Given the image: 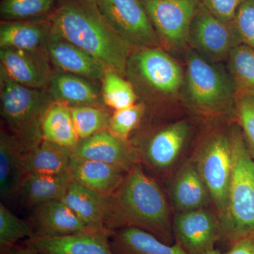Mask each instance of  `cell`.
<instances>
[{"label":"cell","instance_id":"obj_26","mask_svg":"<svg viewBox=\"0 0 254 254\" xmlns=\"http://www.w3.org/2000/svg\"><path fill=\"white\" fill-rule=\"evenodd\" d=\"M72 148L43 141L25 153L28 174L60 175L67 173L71 163Z\"/></svg>","mask_w":254,"mask_h":254},{"label":"cell","instance_id":"obj_12","mask_svg":"<svg viewBox=\"0 0 254 254\" xmlns=\"http://www.w3.org/2000/svg\"><path fill=\"white\" fill-rule=\"evenodd\" d=\"M73 158L110 164L126 171L141 163L139 150L112 134L108 130L80 140L71 149Z\"/></svg>","mask_w":254,"mask_h":254},{"label":"cell","instance_id":"obj_4","mask_svg":"<svg viewBox=\"0 0 254 254\" xmlns=\"http://www.w3.org/2000/svg\"><path fill=\"white\" fill-rule=\"evenodd\" d=\"M0 98L1 118L26 153L43 141V120L54 101L48 90L23 86L2 71Z\"/></svg>","mask_w":254,"mask_h":254},{"label":"cell","instance_id":"obj_27","mask_svg":"<svg viewBox=\"0 0 254 254\" xmlns=\"http://www.w3.org/2000/svg\"><path fill=\"white\" fill-rule=\"evenodd\" d=\"M43 139L73 148L79 141L71 115V107L60 102H53L47 112L43 126Z\"/></svg>","mask_w":254,"mask_h":254},{"label":"cell","instance_id":"obj_25","mask_svg":"<svg viewBox=\"0 0 254 254\" xmlns=\"http://www.w3.org/2000/svg\"><path fill=\"white\" fill-rule=\"evenodd\" d=\"M71 182L67 173L60 175L28 174L20 190L18 200L25 206L35 207L61 200Z\"/></svg>","mask_w":254,"mask_h":254},{"label":"cell","instance_id":"obj_10","mask_svg":"<svg viewBox=\"0 0 254 254\" xmlns=\"http://www.w3.org/2000/svg\"><path fill=\"white\" fill-rule=\"evenodd\" d=\"M189 43L213 63L228 58L240 42L233 27L214 16L201 1L190 26Z\"/></svg>","mask_w":254,"mask_h":254},{"label":"cell","instance_id":"obj_20","mask_svg":"<svg viewBox=\"0 0 254 254\" xmlns=\"http://www.w3.org/2000/svg\"><path fill=\"white\" fill-rule=\"evenodd\" d=\"M91 231L110 233L105 228V219L109 205V197L70 182L61 199Z\"/></svg>","mask_w":254,"mask_h":254},{"label":"cell","instance_id":"obj_2","mask_svg":"<svg viewBox=\"0 0 254 254\" xmlns=\"http://www.w3.org/2000/svg\"><path fill=\"white\" fill-rule=\"evenodd\" d=\"M48 19L53 32L127 76L133 48L117 34L91 0H59Z\"/></svg>","mask_w":254,"mask_h":254},{"label":"cell","instance_id":"obj_13","mask_svg":"<svg viewBox=\"0 0 254 254\" xmlns=\"http://www.w3.org/2000/svg\"><path fill=\"white\" fill-rule=\"evenodd\" d=\"M0 60L1 71L10 79L28 88L48 90L53 72L46 53L1 48Z\"/></svg>","mask_w":254,"mask_h":254},{"label":"cell","instance_id":"obj_34","mask_svg":"<svg viewBox=\"0 0 254 254\" xmlns=\"http://www.w3.org/2000/svg\"><path fill=\"white\" fill-rule=\"evenodd\" d=\"M235 109L246 144L254 160V93L237 92Z\"/></svg>","mask_w":254,"mask_h":254},{"label":"cell","instance_id":"obj_8","mask_svg":"<svg viewBox=\"0 0 254 254\" xmlns=\"http://www.w3.org/2000/svg\"><path fill=\"white\" fill-rule=\"evenodd\" d=\"M95 4L110 27L132 48L162 44L141 0H95Z\"/></svg>","mask_w":254,"mask_h":254},{"label":"cell","instance_id":"obj_31","mask_svg":"<svg viewBox=\"0 0 254 254\" xmlns=\"http://www.w3.org/2000/svg\"><path fill=\"white\" fill-rule=\"evenodd\" d=\"M71 108L75 131L79 141L108 130L111 115L103 108L77 106Z\"/></svg>","mask_w":254,"mask_h":254},{"label":"cell","instance_id":"obj_17","mask_svg":"<svg viewBox=\"0 0 254 254\" xmlns=\"http://www.w3.org/2000/svg\"><path fill=\"white\" fill-rule=\"evenodd\" d=\"M27 173L25 151L12 133L1 129L0 134V196L5 205L18 200Z\"/></svg>","mask_w":254,"mask_h":254},{"label":"cell","instance_id":"obj_7","mask_svg":"<svg viewBox=\"0 0 254 254\" xmlns=\"http://www.w3.org/2000/svg\"><path fill=\"white\" fill-rule=\"evenodd\" d=\"M195 163L220 220L226 208L231 180L232 153L230 133L227 135L217 133L209 137L200 148Z\"/></svg>","mask_w":254,"mask_h":254},{"label":"cell","instance_id":"obj_35","mask_svg":"<svg viewBox=\"0 0 254 254\" xmlns=\"http://www.w3.org/2000/svg\"><path fill=\"white\" fill-rule=\"evenodd\" d=\"M240 43L254 50V0H244L232 23Z\"/></svg>","mask_w":254,"mask_h":254},{"label":"cell","instance_id":"obj_39","mask_svg":"<svg viewBox=\"0 0 254 254\" xmlns=\"http://www.w3.org/2000/svg\"><path fill=\"white\" fill-rule=\"evenodd\" d=\"M206 254H222L220 253V251L216 250H215V249H214L213 250L210 251V252H208V253Z\"/></svg>","mask_w":254,"mask_h":254},{"label":"cell","instance_id":"obj_6","mask_svg":"<svg viewBox=\"0 0 254 254\" xmlns=\"http://www.w3.org/2000/svg\"><path fill=\"white\" fill-rule=\"evenodd\" d=\"M127 76L147 91L164 96L176 95L185 78L181 66L160 47L132 51Z\"/></svg>","mask_w":254,"mask_h":254},{"label":"cell","instance_id":"obj_14","mask_svg":"<svg viewBox=\"0 0 254 254\" xmlns=\"http://www.w3.org/2000/svg\"><path fill=\"white\" fill-rule=\"evenodd\" d=\"M49 60L59 71L87 78L102 81L108 67L79 47L64 39L52 31L46 47Z\"/></svg>","mask_w":254,"mask_h":254},{"label":"cell","instance_id":"obj_1","mask_svg":"<svg viewBox=\"0 0 254 254\" xmlns=\"http://www.w3.org/2000/svg\"><path fill=\"white\" fill-rule=\"evenodd\" d=\"M125 227L140 229L168 245H173L175 238L166 198L141 163L127 173L121 186L109 197L105 228L111 235Z\"/></svg>","mask_w":254,"mask_h":254},{"label":"cell","instance_id":"obj_33","mask_svg":"<svg viewBox=\"0 0 254 254\" xmlns=\"http://www.w3.org/2000/svg\"><path fill=\"white\" fill-rule=\"evenodd\" d=\"M145 110L143 103H137L126 109L115 111L110 117L108 131L119 139L128 141L131 132L141 123Z\"/></svg>","mask_w":254,"mask_h":254},{"label":"cell","instance_id":"obj_38","mask_svg":"<svg viewBox=\"0 0 254 254\" xmlns=\"http://www.w3.org/2000/svg\"><path fill=\"white\" fill-rule=\"evenodd\" d=\"M1 254H39L33 252L23 246H16L10 247L7 250L1 252Z\"/></svg>","mask_w":254,"mask_h":254},{"label":"cell","instance_id":"obj_28","mask_svg":"<svg viewBox=\"0 0 254 254\" xmlns=\"http://www.w3.org/2000/svg\"><path fill=\"white\" fill-rule=\"evenodd\" d=\"M101 81L102 99L106 106L117 111L136 104L137 95L133 84L118 71L108 68Z\"/></svg>","mask_w":254,"mask_h":254},{"label":"cell","instance_id":"obj_16","mask_svg":"<svg viewBox=\"0 0 254 254\" xmlns=\"http://www.w3.org/2000/svg\"><path fill=\"white\" fill-rule=\"evenodd\" d=\"M109 234L87 231L58 238H31L23 247L39 254H114Z\"/></svg>","mask_w":254,"mask_h":254},{"label":"cell","instance_id":"obj_37","mask_svg":"<svg viewBox=\"0 0 254 254\" xmlns=\"http://www.w3.org/2000/svg\"><path fill=\"white\" fill-rule=\"evenodd\" d=\"M224 254H254V234L237 241Z\"/></svg>","mask_w":254,"mask_h":254},{"label":"cell","instance_id":"obj_9","mask_svg":"<svg viewBox=\"0 0 254 254\" xmlns=\"http://www.w3.org/2000/svg\"><path fill=\"white\" fill-rule=\"evenodd\" d=\"M162 43L175 49L189 43L190 26L202 0H141Z\"/></svg>","mask_w":254,"mask_h":254},{"label":"cell","instance_id":"obj_19","mask_svg":"<svg viewBox=\"0 0 254 254\" xmlns=\"http://www.w3.org/2000/svg\"><path fill=\"white\" fill-rule=\"evenodd\" d=\"M128 172L110 164L73 157L68 168L72 181L108 197L120 188Z\"/></svg>","mask_w":254,"mask_h":254},{"label":"cell","instance_id":"obj_32","mask_svg":"<svg viewBox=\"0 0 254 254\" xmlns=\"http://www.w3.org/2000/svg\"><path fill=\"white\" fill-rule=\"evenodd\" d=\"M33 230L28 221L18 218L7 205L0 203V248L1 252L14 247L21 240L33 238Z\"/></svg>","mask_w":254,"mask_h":254},{"label":"cell","instance_id":"obj_18","mask_svg":"<svg viewBox=\"0 0 254 254\" xmlns=\"http://www.w3.org/2000/svg\"><path fill=\"white\" fill-rule=\"evenodd\" d=\"M190 128L185 121L178 122L155 133L141 154L145 163L157 170H163L175 163L186 143Z\"/></svg>","mask_w":254,"mask_h":254},{"label":"cell","instance_id":"obj_23","mask_svg":"<svg viewBox=\"0 0 254 254\" xmlns=\"http://www.w3.org/2000/svg\"><path fill=\"white\" fill-rule=\"evenodd\" d=\"M170 198L177 213L208 208L211 200L195 163L185 164L177 174Z\"/></svg>","mask_w":254,"mask_h":254},{"label":"cell","instance_id":"obj_5","mask_svg":"<svg viewBox=\"0 0 254 254\" xmlns=\"http://www.w3.org/2000/svg\"><path fill=\"white\" fill-rule=\"evenodd\" d=\"M186 89L190 105L200 113L219 115L235 107L237 91L230 75L198 53L187 57Z\"/></svg>","mask_w":254,"mask_h":254},{"label":"cell","instance_id":"obj_36","mask_svg":"<svg viewBox=\"0 0 254 254\" xmlns=\"http://www.w3.org/2000/svg\"><path fill=\"white\" fill-rule=\"evenodd\" d=\"M244 0H202L207 9L222 22L232 26L237 9Z\"/></svg>","mask_w":254,"mask_h":254},{"label":"cell","instance_id":"obj_3","mask_svg":"<svg viewBox=\"0 0 254 254\" xmlns=\"http://www.w3.org/2000/svg\"><path fill=\"white\" fill-rule=\"evenodd\" d=\"M232 167L226 208L220 221L221 238L233 245L254 234V160L242 131L231 133Z\"/></svg>","mask_w":254,"mask_h":254},{"label":"cell","instance_id":"obj_15","mask_svg":"<svg viewBox=\"0 0 254 254\" xmlns=\"http://www.w3.org/2000/svg\"><path fill=\"white\" fill-rule=\"evenodd\" d=\"M28 222L33 238H58L91 231L62 200L33 207Z\"/></svg>","mask_w":254,"mask_h":254},{"label":"cell","instance_id":"obj_29","mask_svg":"<svg viewBox=\"0 0 254 254\" xmlns=\"http://www.w3.org/2000/svg\"><path fill=\"white\" fill-rule=\"evenodd\" d=\"M59 0H2L0 14L4 21H29L48 18Z\"/></svg>","mask_w":254,"mask_h":254},{"label":"cell","instance_id":"obj_21","mask_svg":"<svg viewBox=\"0 0 254 254\" xmlns=\"http://www.w3.org/2000/svg\"><path fill=\"white\" fill-rule=\"evenodd\" d=\"M53 26L48 18L4 21L0 26V47L46 53Z\"/></svg>","mask_w":254,"mask_h":254},{"label":"cell","instance_id":"obj_30","mask_svg":"<svg viewBox=\"0 0 254 254\" xmlns=\"http://www.w3.org/2000/svg\"><path fill=\"white\" fill-rule=\"evenodd\" d=\"M230 75L237 92L254 94V50L237 45L228 57Z\"/></svg>","mask_w":254,"mask_h":254},{"label":"cell","instance_id":"obj_24","mask_svg":"<svg viewBox=\"0 0 254 254\" xmlns=\"http://www.w3.org/2000/svg\"><path fill=\"white\" fill-rule=\"evenodd\" d=\"M110 244L114 254H188L178 244L164 243L136 227H125L112 232Z\"/></svg>","mask_w":254,"mask_h":254},{"label":"cell","instance_id":"obj_22","mask_svg":"<svg viewBox=\"0 0 254 254\" xmlns=\"http://www.w3.org/2000/svg\"><path fill=\"white\" fill-rule=\"evenodd\" d=\"M48 91L54 102L68 106H95L102 108L101 92L87 78L64 72L53 71ZM104 104V103H103Z\"/></svg>","mask_w":254,"mask_h":254},{"label":"cell","instance_id":"obj_11","mask_svg":"<svg viewBox=\"0 0 254 254\" xmlns=\"http://www.w3.org/2000/svg\"><path fill=\"white\" fill-rule=\"evenodd\" d=\"M176 243L188 254H206L221 238L220 221L208 208L178 213L173 221Z\"/></svg>","mask_w":254,"mask_h":254},{"label":"cell","instance_id":"obj_40","mask_svg":"<svg viewBox=\"0 0 254 254\" xmlns=\"http://www.w3.org/2000/svg\"><path fill=\"white\" fill-rule=\"evenodd\" d=\"M91 1H95V0H91Z\"/></svg>","mask_w":254,"mask_h":254}]
</instances>
